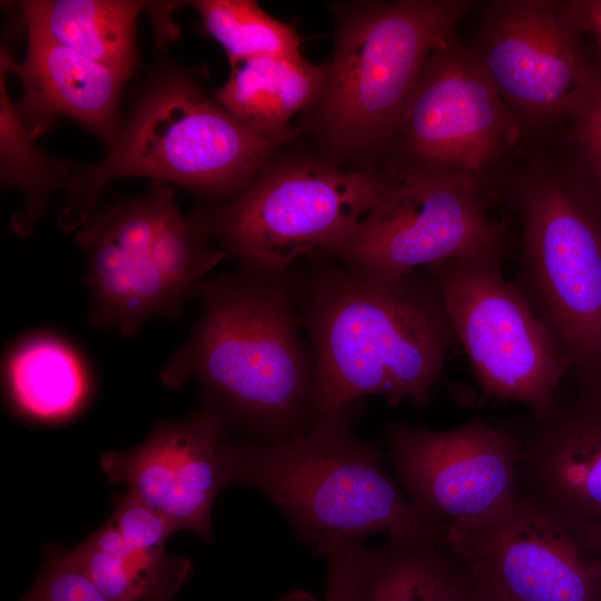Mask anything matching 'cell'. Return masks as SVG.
Returning <instances> with one entry per match:
<instances>
[{
	"label": "cell",
	"mask_w": 601,
	"mask_h": 601,
	"mask_svg": "<svg viewBox=\"0 0 601 601\" xmlns=\"http://www.w3.org/2000/svg\"><path fill=\"white\" fill-rule=\"evenodd\" d=\"M21 601H110L83 573L70 550L52 543L41 571Z\"/></svg>",
	"instance_id": "484cf974"
},
{
	"label": "cell",
	"mask_w": 601,
	"mask_h": 601,
	"mask_svg": "<svg viewBox=\"0 0 601 601\" xmlns=\"http://www.w3.org/2000/svg\"><path fill=\"white\" fill-rule=\"evenodd\" d=\"M579 385L520 435L518 491L601 529V384Z\"/></svg>",
	"instance_id": "9a60e30c"
},
{
	"label": "cell",
	"mask_w": 601,
	"mask_h": 601,
	"mask_svg": "<svg viewBox=\"0 0 601 601\" xmlns=\"http://www.w3.org/2000/svg\"><path fill=\"white\" fill-rule=\"evenodd\" d=\"M70 552L110 601H174L194 571L189 559L166 548L126 544L109 519Z\"/></svg>",
	"instance_id": "7402d4cb"
},
{
	"label": "cell",
	"mask_w": 601,
	"mask_h": 601,
	"mask_svg": "<svg viewBox=\"0 0 601 601\" xmlns=\"http://www.w3.org/2000/svg\"><path fill=\"white\" fill-rule=\"evenodd\" d=\"M388 457L415 508L446 540L489 520L518 495L521 437L482 421L441 431L387 427Z\"/></svg>",
	"instance_id": "4fadbf2b"
},
{
	"label": "cell",
	"mask_w": 601,
	"mask_h": 601,
	"mask_svg": "<svg viewBox=\"0 0 601 601\" xmlns=\"http://www.w3.org/2000/svg\"><path fill=\"white\" fill-rule=\"evenodd\" d=\"M8 72L0 66V184L17 189L21 207L9 227L18 237L33 235L52 196L65 191L77 165L43 152L21 125L11 100Z\"/></svg>",
	"instance_id": "603a6c76"
},
{
	"label": "cell",
	"mask_w": 601,
	"mask_h": 601,
	"mask_svg": "<svg viewBox=\"0 0 601 601\" xmlns=\"http://www.w3.org/2000/svg\"><path fill=\"white\" fill-rule=\"evenodd\" d=\"M109 520L132 548L165 549L167 539L177 532L165 516L127 491L115 499Z\"/></svg>",
	"instance_id": "4316f807"
},
{
	"label": "cell",
	"mask_w": 601,
	"mask_h": 601,
	"mask_svg": "<svg viewBox=\"0 0 601 601\" xmlns=\"http://www.w3.org/2000/svg\"><path fill=\"white\" fill-rule=\"evenodd\" d=\"M526 137L473 53L452 35L428 56L381 151L384 174L444 179L494 200Z\"/></svg>",
	"instance_id": "ba28073f"
},
{
	"label": "cell",
	"mask_w": 601,
	"mask_h": 601,
	"mask_svg": "<svg viewBox=\"0 0 601 601\" xmlns=\"http://www.w3.org/2000/svg\"><path fill=\"white\" fill-rule=\"evenodd\" d=\"M470 577L446 543L388 536L377 550L363 549L351 601H456Z\"/></svg>",
	"instance_id": "ffe728a7"
},
{
	"label": "cell",
	"mask_w": 601,
	"mask_h": 601,
	"mask_svg": "<svg viewBox=\"0 0 601 601\" xmlns=\"http://www.w3.org/2000/svg\"><path fill=\"white\" fill-rule=\"evenodd\" d=\"M476 3L394 0L334 4L336 40L325 90L299 129L313 131L333 162L381 154L428 56L457 32Z\"/></svg>",
	"instance_id": "5b68a950"
},
{
	"label": "cell",
	"mask_w": 601,
	"mask_h": 601,
	"mask_svg": "<svg viewBox=\"0 0 601 601\" xmlns=\"http://www.w3.org/2000/svg\"><path fill=\"white\" fill-rule=\"evenodd\" d=\"M471 569V568H470ZM456 601H505L471 569L470 581Z\"/></svg>",
	"instance_id": "f546056e"
},
{
	"label": "cell",
	"mask_w": 601,
	"mask_h": 601,
	"mask_svg": "<svg viewBox=\"0 0 601 601\" xmlns=\"http://www.w3.org/2000/svg\"><path fill=\"white\" fill-rule=\"evenodd\" d=\"M394 187L339 250L326 254L390 279L445 260L508 255L497 204L454 183L427 177L393 178Z\"/></svg>",
	"instance_id": "8fae6325"
},
{
	"label": "cell",
	"mask_w": 601,
	"mask_h": 601,
	"mask_svg": "<svg viewBox=\"0 0 601 601\" xmlns=\"http://www.w3.org/2000/svg\"><path fill=\"white\" fill-rule=\"evenodd\" d=\"M3 382L13 410L41 423L76 416L87 404L92 378L81 354L50 332L19 338L3 362Z\"/></svg>",
	"instance_id": "d6986e66"
},
{
	"label": "cell",
	"mask_w": 601,
	"mask_h": 601,
	"mask_svg": "<svg viewBox=\"0 0 601 601\" xmlns=\"http://www.w3.org/2000/svg\"><path fill=\"white\" fill-rule=\"evenodd\" d=\"M277 147L223 109L190 68L162 62L137 88L106 156L76 166L58 226L76 233L97 210L107 185L121 178L177 186L208 205L227 203L249 186Z\"/></svg>",
	"instance_id": "3957f363"
},
{
	"label": "cell",
	"mask_w": 601,
	"mask_h": 601,
	"mask_svg": "<svg viewBox=\"0 0 601 601\" xmlns=\"http://www.w3.org/2000/svg\"><path fill=\"white\" fill-rule=\"evenodd\" d=\"M220 415L203 406L177 421H159L147 437L128 450H107L100 466L110 483L165 516L177 531L187 529L214 542L211 509L231 484L227 440Z\"/></svg>",
	"instance_id": "5bb4252c"
},
{
	"label": "cell",
	"mask_w": 601,
	"mask_h": 601,
	"mask_svg": "<svg viewBox=\"0 0 601 601\" xmlns=\"http://www.w3.org/2000/svg\"><path fill=\"white\" fill-rule=\"evenodd\" d=\"M75 242L86 253L83 283L93 327L117 329L130 337L149 319L179 316L187 294L169 283L145 257L121 249L85 227Z\"/></svg>",
	"instance_id": "e0dca14e"
},
{
	"label": "cell",
	"mask_w": 601,
	"mask_h": 601,
	"mask_svg": "<svg viewBox=\"0 0 601 601\" xmlns=\"http://www.w3.org/2000/svg\"><path fill=\"white\" fill-rule=\"evenodd\" d=\"M504 259L456 258L425 269L483 393L521 403L538 417L555 403L571 359L525 294L504 278Z\"/></svg>",
	"instance_id": "9c48e42d"
},
{
	"label": "cell",
	"mask_w": 601,
	"mask_h": 601,
	"mask_svg": "<svg viewBox=\"0 0 601 601\" xmlns=\"http://www.w3.org/2000/svg\"><path fill=\"white\" fill-rule=\"evenodd\" d=\"M293 266L238 263L204 279L195 294L200 314L191 334L159 373L168 388L194 377L204 404L243 439H286L319 417L315 357Z\"/></svg>",
	"instance_id": "6da1fadb"
},
{
	"label": "cell",
	"mask_w": 601,
	"mask_h": 601,
	"mask_svg": "<svg viewBox=\"0 0 601 601\" xmlns=\"http://www.w3.org/2000/svg\"><path fill=\"white\" fill-rule=\"evenodd\" d=\"M516 218V285L564 346L579 384H601V211L554 152L524 142L500 191Z\"/></svg>",
	"instance_id": "8992f818"
},
{
	"label": "cell",
	"mask_w": 601,
	"mask_h": 601,
	"mask_svg": "<svg viewBox=\"0 0 601 601\" xmlns=\"http://www.w3.org/2000/svg\"><path fill=\"white\" fill-rule=\"evenodd\" d=\"M0 66L21 83L16 114L27 134L37 139L56 118H68L97 136L108 149L122 124L121 100L130 78L90 60L27 29V51L19 62L9 48L1 47Z\"/></svg>",
	"instance_id": "2e32d148"
},
{
	"label": "cell",
	"mask_w": 601,
	"mask_h": 601,
	"mask_svg": "<svg viewBox=\"0 0 601 601\" xmlns=\"http://www.w3.org/2000/svg\"><path fill=\"white\" fill-rule=\"evenodd\" d=\"M394 184L372 169L349 170L307 157L270 158L237 197L191 211L227 257L290 267L299 258L344 247Z\"/></svg>",
	"instance_id": "52a82bcc"
},
{
	"label": "cell",
	"mask_w": 601,
	"mask_h": 601,
	"mask_svg": "<svg viewBox=\"0 0 601 601\" xmlns=\"http://www.w3.org/2000/svg\"><path fill=\"white\" fill-rule=\"evenodd\" d=\"M473 53L526 139L539 138L570 111L598 62L563 0L476 3Z\"/></svg>",
	"instance_id": "30bf717a"
},
{
	"label": "cell",
	"mask_w": 601,
	"mask_h": 601,
	"mask_svg": "<svg viewBox=\"0 0 601 601\" xmlns=\"http://www.w3.org/2000/svg\"><path fill=\"white\" fill-rule=\"evenodd\" d=\"M593 531H594V533H595V535H597V538H598V540H599V542L601 544V529H593Z\"/></svg>",
	"instance_id": "1f68e13d"
},
{
	"label": "cell",
	"mask_w": 601,
	"mask_h": 601,
	"mask_svg": "<svg viewBox=\"0 0 601 601\" xmlns=\"http://www.w3.org/2000/svg\"><path fill=\"white\" fill-rule=\"evenodd\" d=\"M364 545L352 542L329 551L327 558L326 601H351Z\"/></svg>",
	"instance_id": "83f0119b"
},
{
	"label": "cell",
	"mask_w": 601,
	"mask_h": 601,
	"mask_svg": "<svg viewBox=\"0 0 601 601\" xmlns=\"http://www.w3.org/2000/svg\"><path fill=\"white\" fill-rule=\"evenodd\" d=\"M197 11L207 33L223 48L229 66L255 57L303 59L296 30L253 0L185 1Z\"/></svg>",
	"instance_id": "cb8c5ba5"
},
{
	"label": "cell",
	"mask_w": 601,
	"mask_h": 601,
	"mask_svg": "<svg viewBox=\"0 0 601 601\" xmlns=\"http://www.w3.org/2000/svg\"><path fill=\"white\" fill-rule=\"evenodd\" d=\"M542 140L601 211V66L581 96Z\"/></svg>",
	"instance_id": "d4e9b609"
},
{
	"label": "cell",
	"mask_w": 601,
	"mask_h": 601,
	"mask_svg": "<svg viewBox=\"0 0 601 601\" xmlns=\"http://www.w3.org/2000/svg\"><path fill=\"white\" fill-rule=\"evenodd\" d=\"M283 601H311V598L306 594L290 595Z\"/></svg>",
	"instance_id": "4dcf8cb0"
},
{
	"label": "cell",
	"mask_w": 601,
	"mask_h": 601,
	"mask_svg": "<svg viewBox=\"0 0 601 601\" xmlns=\"http://www.w3.org/2000/svg\"><path fill=\"white\" fill-rule=\"evenodd\" d=\"M361 404L322 415L305 432L286 439L229 435L231 483L263 492L295 532L325 555L380 532L444 542L442 530L385 472L384 453L353 432Z\"/></svg>",
	"instance_id": "277c9868"
},
{
	"label": "cell",
	"mask_w": 601,
	"mask_h": 601,
	"mask_svg": "<svg viewBox=\"0 0 601 601\" xmlns=\"http://www.w3.org/2000/svg\"><path fill=\"white\" fill-rule=\"evenodd\" d=\"M563 6L585 36L601 66V0H563Z\"/></svg>",
	"instance_id": "f1b7e54d"
},
{
	"label": "cell",
	"mask_w": 601,
	"mask_h": 601,
	"mask_svg": "<svg viewBox=\"0 0 601 601\" xmlns=\"http://www.w3.org/2000/svg\"><path fill=\"white\" fill-rule=\"evenodd\" d=\"M293 266L298 311L316 365L318 416L367 395L425 404L457 339L425 269L378 277L323 253Z\"/></svg>",
	"instance_id": "7a4b0ae2"
},
{
	"label": "cell",
	"mask_w": 601,
	"mask_h": 601,
	"mask_svg": "<svg viewBox=\"0 0 601 601\" xmlns=\"http://www.w3.org/2000/svg\"><path fill=\"white\" fill-rule=\"evenodd\" d=\"M445 543L505 601H601L593 530L519 492Z\"/></svg>",
	"instance_id": "7c38bea8"
},
{
	"label": "cell",
	"mask_w": 601,
	"mask_h": 601,
	"mask_svg": "<svg viewBox=\"0 0 601 601\" xmlns=\"http://www.w3.org/2000/svg\"><path fill=\"white\" fill-rule=\"evenodd\" d=\"M147 1L23 0L27 29L131 78L139 68L136 24Z\"/></svg>",
	"instance_id": "44dd1931"
},
{
	"label": "cell",
	"mask_w": 601,
	"mask_h": 601,
	"mask_svg": "<svg viewBox=\"0 0 601 601\" xmlns=\"http://www.w3.org/2000/svg\"><path fill=\"white\" fill-rule=\"evenodd\" d=\"M328 66L305 58L255 57L230 66L213 97L233 118L259 137L280 146L298 131L292 121L319 102Z\"/></svg>",
	"instance_id": "ac0fdd59"
}]
</instances>
